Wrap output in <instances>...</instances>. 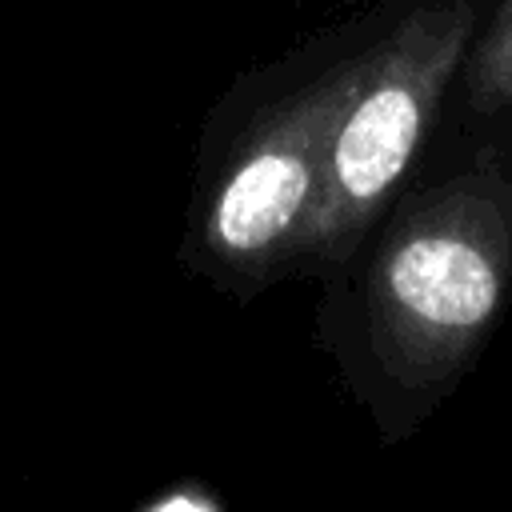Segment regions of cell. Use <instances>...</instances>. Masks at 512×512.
Returning <instances> with one entry per match:
<instances>
[{"mask_svg": "<svg viewBox=\"0 0 512 512\" xmlns=\"http://www.w3.org/2000/svg\"><path fill=\"white\" fill-rule=\"evenodd\" d=\"M512 304V116L444 120L360 244L320 276L316 344L380 444L412 440Z\"/></svg>", "mask_w": 512, "mask_h": 512, "instance_id": "obj_1", "label": "cell"}, {"mask_svg": "<svg viewBox=\"0 0 512 512\" xmlns=\"http://www.w3.org/2000/svg\"><path fill=\"white\" fill-rule=\"evenodd\" d=\"M356 48L360 16L244 76L212 108L192 168L180 260L216 292L252 300L296 276Z\"/></svg>", "mask_w": 512, "mask_h": 512, "instance_id": "obj_2", "label": "cell"}, {"mask_svg": "<svg viewBox=\"0 0 512 512\" xmlns=\"http://www.w3.org/2000/svg\"><path fill=\"white\" fill-rule=\"evenodd\" d=\"M484 8L488 0H380L360 12L352 84L324 152L296 276H328L412 180L444 128Z\"/></svg>", "mask_w": 512, "mask_h": 512, "instance_id": "obj_3", "label": "cell"}, {"mask_svg": "<svg viewBox=\"0 0 512 512\" xmlns=\"http://www.w3.org/2000/svg\"><path fill=\"white\" fill-rule=\"evenodd\" d=\"M512 116V0H488L444 120L480 124Z\"/></svg>", "mask_w": 512, "mask_h": 512, "instance_id": "obj_4", "label": "cell"}]
</instances>
